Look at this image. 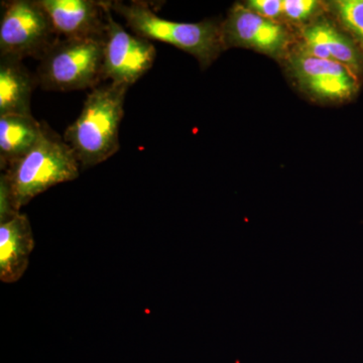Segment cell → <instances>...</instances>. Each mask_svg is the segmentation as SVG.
<instances>
[{
  "label": "cell",
  "mask_w": 363,
  "mask_h": 363,
  "mask_svg": "<svg viewBox=\"0 0 363 363\" xmlns=\"http://www.w3.org/2000/svg\"><path fill=\"white\" fill-rule=\"evenodd\" d=\"M112 13L125 21L131 32L138 37L166 43L187 52L199 62L204 70L224 51L221 21L178 23L162 18L143 1H108Z\"/></svg>",
  "instance_id": "obj_3"
},
{
  "label": "cell",
  "mask_w": 363,
  "mask_h": 363,
  "mask_svg": "<svg viewBox=\"0 0 363 363\" xmlns=\"http://www.w3.org/2000/svg\"><path fill=\"white\" fill-rule=\"evenodd\" d=\"M58 39L40 0L1 2L0 57L40 61Z\"/></svg>",
  "instance_id": "obj_5"
},
{
  "label": "cell",
  "mask_w": 363,
  "mask_h": 363,
  "mask_svg": "<svg viewBox=\"0 0 363 363\" xmlns=\"http://www.w3.org/2000/svg\"><path fill=\"white\" fill-rule=\"evenodd\" d=\"M49 14L55 32L62 39H104L108 1L40 0Z\"/></svg>",
  "instance_id": "obj_9"
},
{
  "label": "cell",
  "mask_w": 363,
  "mask_h": 363,
  "mask_svg": "<svg viewBox=\"0 0 363 363\" xmlns=\"http://www.w3.org/2000/svg\"><path fill=\"white\" fill-rule=\"evenodd\" d=\"M325 6L339 28L363 52V0H334Z\"/></svg>",
  "instance_id": "obj_14"
},
{
  "label": "cell",
  "mask_w": 363,
  "mask_h": 363,
  "mask_svg": "<svg viewBox=\"0 0 363 363\" xmlns=\"http://www.w3.org/2000/svg\"><path fill=\"white\" fill-rule=\"evenodd\" d=\"M44 123L33 116H0V168L6 171L35 147L44 131Z\"/></svg>",
  "instance_id": "obj_13"
},
{
  "label": "cell",
  "mask_w": 363,
  "mask_h": 363,
  "mask_svg": "<svg viewBox=\"0 0 363 363\" xmlns=\"http://www.w3.org/2000/svg\"><path fill=\"white\" fill-rule=\"evenodd\" d=\"M104 39H60L45 52L38 66L43 90H84L104 81Z\"/></svg>",
  "instance_id": "obj_4"
},
{
  "label": "cell",
  "mask_w": 363,
  "mask_h": 363,
  "mask_svg": "<svg viewBox=\"0 0 363 363\" xmlns=\"http://www.w3.org/2000/svg\"><path fill=\"white\" fill-rule=\"evenodd\" d=\"M128 88L111 82L93 88L80 114L66 128L64 140L73 150L81 169L97 166L121 149L119 128Z\"/></svg>",
  "instance_id": "obj_1"
},
{
  "label": "cell",
  "mask_w": 363,
  "mask_h": 363,
  "mask_svg": "<svg viewBox=\"0 0 363 363\" xmlns=\"http://www.w3.org/2000/svg\"><path fill=\"white\" fill-rule=\"evenodd\" d=\"M300 47L316 58L337 62L358 78L363 73V52L336 23L318 18L301 28Z\"/></svg>",
  "instance_id": "obj_10"
},
{
  "label": "cell",
  "mask_w": 363,
  "mask_h": 363,
  "mask_svg": "<svg viewBox=\"0 0 363 363\" xmlns=\"http://www.w3.org/2000/svg\"><path fill=\"white\" fill-rule=\"evenodd\" d=\"M81 166L70 145L45 123L39 143L0 175L14 212L50 188L76 180Z\"/></svg>",
  "instance_id": "obj_2"
},
{
  "label": "cell",
  "mask_w": 363,
  "mask_h": 363,
  "mask_svg": "<svg viewBox=\"0 0 363 363\" xmlns=\"http://www.w3.org/2000/svg\"><path fill=\"white\" fill-rule=\"evenodd\" d=\"M326 9L323 2L317 0H281V23L304 28L320 18Z\"/></svg>",
  "instance_id": "obj_15"
},
{
  "label": "cell",
  "mask_w": 363,
  "mask_h": 363,
  "mask_svg": "<svg viewBox=\"0 0 363 363\" xmlns=\"http://www.w3.org/2000/svg\"><path fill=\"white\" fill-rule=\"evenodd\" d=\"M35 247L32 225L21 212L0 222V281L13 284L20 281L30 264Z\"/></svg>",
  "instance_id": "obj_11"
},
{
  "label": "cell",
  "mask_w": 363,
  "mask_h": 363,
  "mask_svg": "<svg viewBox=\"0 0 363 363\" xmlns=\"http://www.w3.org/2000/svg\"><path fill=\"white\" fill-rule=\"evenodd\" d=\"M221 37L224 50L245 48L277 60L286 58L293 42L288 26L262 18L242 4H234L221 21Z\"/></svg>",
  "instance_id": "obj_7"
},
{
  "label": "cell",
  "mask_w": 363,
  "mask_h": 363,
  "mask_svg": "<svg viewBox=\"0 0 363 363\" xmlns=\"http://www.w3.org/2000/svg\"><path fill=\"white\" fill-rule=\"evenodd\" d=\"M245 6L267 20L281 21V0H250Z\"/></svg>",
  "instance_id": "obj_16"
},
{
  "label": "cell",
  "mask_w": 363,
  "mask_h": 363,
  "mask_svg": "<svg viewBox=\"0 0 363 363\" xmlns=\"http://www.w3.org/2000/svg\"><path fill=\"white\" fill-rule=\"evenodd\" d=\"M156 57L152 43L128 32L114 20L109 7L104 40V80L130 87L152 69Z\"/></svg>",
  "instance_id": "obj_8"
},
{
  "label": "cell",
  "mask_w": 363,
  "mask_h": 363,
  "mask_svg": "<svg viewBox=\"0 0 363 363\" xmlns=\"http://www.w3.org/2000/svg\"><path fill=\"white\" fill-rule=\"evenodd\" d=\"M286 68L296 85L312 99L342 102L354 96L359 78L337 62L316 58L298 45L286 55Z\"/></svg>",
  "instance_id": "obj_6"
},
{
  "label": "cell",
  "mask_w": 363,
  "mask_h": 363,
  "mask_svg": "<svg viewBox=\"0 0 363 363\" xmlns=\"http://www.w3.org/2000/svg\"><path fill=\"white\" fill-rule=\"evenodd\" d=\"M37 86V75L23 60L0 57V116H33L30 102Z\"/></svg>",
  "instance_id": "obj_12"
}]
</instances>
